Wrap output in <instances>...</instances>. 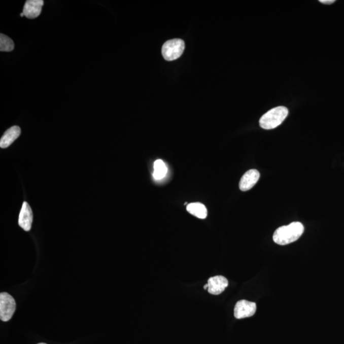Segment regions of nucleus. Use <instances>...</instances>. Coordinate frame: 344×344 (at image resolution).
Segmentation results:
<instances>
[{"instance_id": "4", "label": "nucleus", "mask_w": 344, "mask_h": 344, "mask_svg": "<svg viewBox=\"0 0 344 344\" xmlns=\"http://www.w3.org/2000/svg\"><path fill=\"white\" fill-rule=\"evenodd\" d=\"M16 301L7 293L0 294V319L4 322L9 321L16 311Z\"/></svg>"}, {"instance_id": "11", "label": "nucleus", "mask_w": 344, "mask_h": 344, "mask_svg": "<svg viewBox=\"0 0 344 344\" xmlns=\"http://www.w3.org/2000/svg\"><path fill=\"white\" fill-rule=\"evenodd\" d=\"M189 213L199 219H205L208 216V209L201 203H192L188 204L186 208Z\"/></svg>"}, {"instance_id": "3", "label": "nucleus", "mask_w": 344, "mask_h": 344, "mask_svg": "<svg viewBox=\"0 0 344 344\" xmlns=\"http://www.w3.org/2000/svg\"><path fill=\"white\" fill-rule=\"evenodd\" d=\"M185 44L183 40L176 39L167 41L162 47V54L167 61L178 59L183 54Z\"/></svg>"}, {"instance_id": "7", "label": "nucleus", "mask_w": 344, "mask_h": 344, "mask_svg": "<svg viewBox=\"0 0 344 344\" xmlns=\"http://www.w3.org/2000/svg\"><path fill=\"white\" fill-rule=\"evenodd\" d=\"M260 178V174L257 169L248 170L241 178L239 188L241 191H247L253 188Z\"/></svg>"}, {"instance_id": "16", "label": "nucleus", "mask_w": 344, "mask_h": 344, "mask_svg": "<svg viewBox=\"0 0 344 344\" xmlns=\"http://www.w3.org/2000/svg\"><path fill=\"white\" fill-rule=\"evenodd\" d=\"M20 16H21V17L24 16V14L23 12H22V13H21V14H20Z\"/></svg>"}, {"instance_id": "1", "label": "nucleus", "mask_w": 344, "mask_h": 344, "mask_svg": "<svg viewBox=\"0 0 344 344\" xmlns=\"http://www.w3.org/2000/svg\"><path fill=\"white\" fill-rule=\"evenodd\" d=\"M304 231V226L300 222H293L288 226L279 227L273 233L274 243L285 246L294 243L300 237Z\"/></svg>"}, {"instance_id": "17", "label": "nucleus", "mask_w": 344, "mask_h": 344, "mask_svg": "<svg viewBox=\"0 0 344 344\" xmlns=\"http://www.w3.org/2000/svg\"><path fill=\"white\" fill-rule=\"evenodd\" d=\"M38 344H46V343H38Z\"/></svg>"}, {"instance_id": "13", "label": "nucleus", "mask_w": 344, "mask_h": 344, "mask_svg": "<svg viewBox=\"0 0 344 344\" xmlns=\"http://www.w3.org/2000/svg\"><path fill=\"white\" fill-rule=\"evenodd\" d=\"M14 49L13 41L6 35H0V51L2 52H11Z\"/></svg>"}, {"instance_id": "9", "label": "nucleus", "mask_w": 344, "mask_h": 344, "mask_svg": "<svg viewBox=\"0 0 344 344\" xmlns=\"http://www.w3.org/2000/svg\"><path fill=\"white\" fill-rule=\"evenodd\" d=\"M32 223H33V213L29 204L24 201L20 212L19 225L24 231H29L31 229Z\"/></svg>"}, {"instance_id": "15", "label": "nucleus", "mask_w": 344, "mask_h": 344, "mask_svg": "<svg viewBox=\"0 0 344 344\" xmlns=\"http://www.w3.org/2000/svg\"><path fill=\"white\" fill-rule=\"evenodd\" d=\"M208 288H209V286H208V284H205V285L204 286V289H205V290H208Z\"/></svg>"}, {"instance_id": "2", "label": "nucleus", "mask_w": 344, "mask_h": 344, "mask_svg": "<svg viewBox=\"0 0 344 344\" xmlns=\"http://www.w3.org/2000/svg\"><path fill=\"white\" fill-rule=\"evenodd\" d=\"M288 115V109L285 107H278L271 109L261 117L260 125L265 129H272L281 125Z\"/></svg>"}, {"instance_id": "5", "label": "nucleus", "mask_w": 344, "mask_h": 344, "mask_svg": "<svg viewBox=\"0 0 344 344\" xmlns=\"http://www.w3.org/2000/svg\"><path fill=\"white\" fill-rule=\"evenodd\" d=\"M256 311V304L246 300L238 301L234 308V316L235 318L240 320L252 317Z\"/></svg>"}, {"instance_id": "14", "label": "nucleus", "mask_w": 344, "mask_h": 344, "mask_svg": "<svg viewBox=\"0 0 344 344\" xmlns=\"http://www.w3.org/2000/svg\"><path fill=\"white\" fill-rule=\"evenodd\" d=\"M335 0H320V2L321 4H326V5H330L332 4L335 2Z\"/></svg>"}, {"instance_id": "8", "label": "nucleus", "mask_w": 344, "mask_h": 344, "mask_svg": "<svg viewBox=\"0 0 344 344\" xmlns=\"http://www.w3.org/2000/svg\"><path fill=\"white\" fill-rule=\"evenodd\" d=\"M43 0H27L24 4L23 13L28 19H36L41 14Z\"/></svg>"}, {"instance_id": "12", "label": "nucleus", "mask_w": 344, "mask_h": 344, "mask_svg": "<svg viewBox=\"0 0 344 344\" xmlns=\"http://www.w3.org/2000/svg\"><path fill=\"white\" fill-rule=\"evenodd\" d=\"M153 176L156 180H160L165 177L167 173V167L164 162L161 159H158L154 164Z\"/></svg>"}, {"instance_id": "10", "label": "nucleus", "mask_w": 344, "mask_h": 344, "mask_svg": "<svg viewBox=\"0 0 344 344\" xmlns=\"http://www.w3.org/2000/svg\"><path fill=\"white\" fill-rule=\"evenodd\" d=\"M21 134V128L19 126H14L7 129L6 133L0 140V147L1 148H7L11 145Z\"/></svg>"}, {"instance_id": "6", "label": "nucleus", "mask_w": 344, "mask_h": 344, "mask_svg": "<svg viewBox=\"0 0 344 344\" xmlns=\"http://www.w3.org/2000/svg\"><path fill=\"white\" fill-rule=\"evenodd\" d=\"M208 292L211 295H219L228 286V281L222 276L211 278L208 280Z\"/></svg>"}]
</instances>
